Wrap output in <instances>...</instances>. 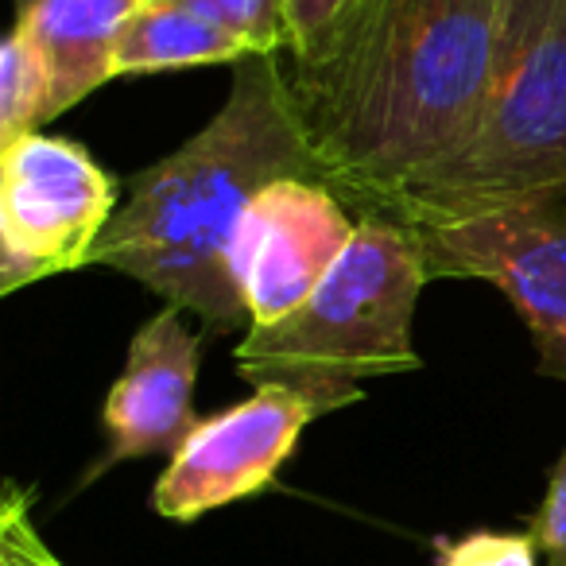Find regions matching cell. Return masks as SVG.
<instances>
[{"label": "cell", "instance_id": "obj_1", "mask_svg": "<svg viewBox=\"0 0 566 566\" xmlns=\"http://www.w3.org/2000/svg\"><path fill=\"white\" fill-rule=\"evenodd\" d=\"M501 0H349L283 86L323 187L388 213L470 136L493 78Z\"/></svg>", "mask_w": 566, "mask_h": 566}, {"label": "cell", "instance_id": "obj_2", "mask_svg": "<svg viewBox=\"0 0 566 566\" xmlns=\"http://www.w3.org/2000/svg\"><path fill=\"white\" fill-rule=\"evenodd\" d=\"M280 179L323 175L295 125L280 55H256L233 66L226 105L202 133L128 179L90 264L133 275L213 334L249 331L229 249L249 202Z\"/></svg>", "mask_w": 566, "mask_h": 566}, {"label": "cell", "instance_id": "obj_3", "mask_svg": "<svg viewBox=\"0 0 566 566\" xmlns=\"http://www.w3.org/2000/svg\"><path fill=\"white\" fill-rule=\"evenodd\" d=\"M427 283L419 229L361 213L354 244L323 287L280 323L244 331L233 354L237 373L252 388H292L315 416L357 403L365 396L361 380L419 369L411 318Z\"/></svg>", "mask_w": 566, "mask_h": 566}, {"label": "cell", "instance_id": "obj_4", "mask_svg": "<svg viewBox=\"0 0 566 566\" xmlns=\"http://www.w3.org/2000/svg\"><path fill=\"white\" fill-rule=\"evenodd\" d=\"M566 198V0H501L489 94L470 136L385 218H485Z\"/></svg>", "mask_w": 566, "mask_h": 566}, {"label": "cell", "instance_id": "obj_5", "mask_svg": "<svg viewBox=\"0 0 566 566\" xmlns=\"http://www.w3.org/2000/svg\"><path fill=\"white\" fill-rule=\"evenodd\" d=\"M117 213V182L66 136L0 144V292L90 264Z\"/></svg>", "mask_w": 566, "mask_h": 566}, {"label": "cell", "instance_id": "obj_6", "mask_svg": "<svg viewBox=\"0 0 566 566\" xmlns=\"http://www.w3.org/2000/svg\"><path fill=\"white\" fill-rule=\"evenodd\" d=\"M431 280H481L516 307L543 377L566 380V198L416 226Z\"/></svg>", "mask_w": 566, "mask_h": 566}, {"label": "cell", "instance_id": "obj_7", "mask_svg": "<svg viewBox=\"0 0 566 566\" xmlns=\"http://www.w3.org/2000/svg\"><path fill=\"white\" fill-rule=\"evenodd\" d=\"M354 233L349 206L323 182L280 179L260 190L229 249V272L252 326H272L300 311L346 256Z\"/></svg>", "mask_w": 566, "mask_h": 566}, {"label": "cell", "instance_id": "obj_8", "mask_svg": "<svg viewBox=\"0 0 566 566\" xmlns=\"http://www.w3.org/2000/svg\"><path fill=\"white\" fill-rule=\"evenodd\" d=\"M315 408L300 392L264 385L249 400L202 419L151 489V509L167 520H198L244 496H256L292 458Z\"/></svg>", "mask_w": 566, "mask_h": 566}, {"label": "cell", "instance_id": "obj_9", "mask_svg": "<svg viewBox=\"0 0 566 566\" xmlns=\"http://www.w3.org/2000/svg\"><path fill=\"white\" fill-rule=\"evenodd\" d=\"M202 338L182 311L164 307L136 331L125 373L105 400V454L82 481H97L109 465L133 458L175 454L202 419L195 411V380Z\"/></svg>", "mask_w": 566, "mask_h": 566}, {"label": "cell", "instance_id": "obj_10", "mask_svg": "<svg viewBox=\"0 0 566 566\" xmlns=\"http://www.w3.org/2000/svg\"><path fill=\"white\" fill-rule=\"evenodd\" d=\"M148 0H17V28L51 71V113L63 117L117 78V48Z\"/></svg>", "mask_w": 566, "mask_h": 566}, {"label": "cell", "instance_id": "obj_11", "mask_svg": "<svg viewBox=\"0 0 566 566\" xmlns=\"http://www.w3.org/2000/svg\"><path fill=\"white\" fill-rule=\"evenodd\" d=\"M260 51L229 28L206 20L171 0H148L133 20L117 48V78L120 74H159L187 71V66H237L256 59Z\"/></svg>", "mask_w": 566, "mask_h": 566}, {"label": "cell", "instance_id": "obj_12", "mask_svg": "<svg viewBox=\"0 0 566 566\" xmlns=\"http://www.w3.org/2000/svg\"><path fill=\"white\" fill-rule=\"evenodd\" d=\"M55 120L51 113V71L35 43L20 28H12L0 48V144L40 133V125Z\"/></svg>", "mask_w": 566, "mask_h": 566}, {"label": "cell", "instance_id": "obj_13", "mask_svg": "<svg viewBox=\"0 0 566 566\" xmlns=\"http://www.w3.org/2000/svg\"><path fill=\"white\" fill-rule=\"evenodd\" d=\"M206 20L229 28L249 40L260 55H283L287 51V28H283V0H171Z\"/></svg>", "mask_w": 566, "mask_h": 566}, {"label": "cell", "instance_id": "obj_14", "mask_svg": "<svg viewBox=\"0 0 566 566\" xmlns=\"http://www.w3.org/2000/svg\"><path fill=\"white\" fill-rule=\"evenodd\" d=\"M0 566H66L43 543L32 520V493L17 481L4 485V501H0Z\"/></svg>", "mask_w": 566, "mask_h": 566}, {"label": "cell", "instance_id": "obj_15", "mask_svg": "<svg viewBox=\"0 0 566 566\" xmlns=\"http://www.w3.org/2000/svg\"><path fill=\"white\" fill-rule=\"evenodd\" d=\"M434 566H539V547L532 535L470 532L434 543Z\"/></svg>", "mask_w": 566, "mask_h": 566}, {"label": "cell", "instance_id": "obj_16", "mask_svg": "<svg viewBox=\"0 0 566 566\" xmlns=\"http://www.w3.org/2000/svg\"><path fill=\"white\" fill-rule=\"evenodd\" d=\"M539 547L547 566H566V450L555 462L547 481V496H543L539 512L532 516V532H527Z\"/></svg>", "mask_w": 566, "mask_h": 566}, {"label": "cell", "instance_id": "obj_17", "mask_svg": "<svg viewBox=\"0 0 566 566\" xmlns=\"http://www.w3.org/2000/svg\"><path fill=\"white\" fill-rule=\"evenodd\" d=\"M349 0H283V28H287V51L283 55H303L311 43L326 35V28L346 12Z\"/></svg>", "mask_w": 566, "mask_h": 566}]
</instances>
